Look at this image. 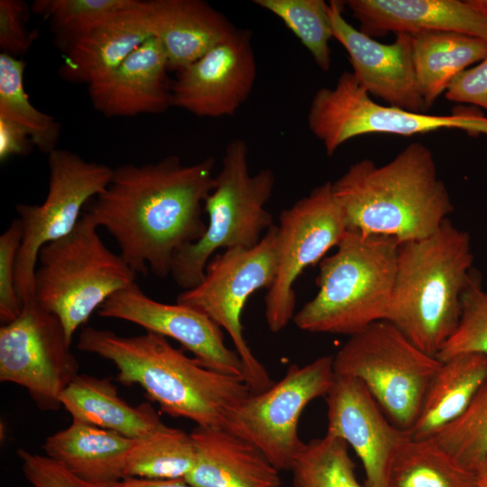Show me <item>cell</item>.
<instances>
[{"label": "cell", "instance_id": "cell-1", "mask_svg": "<svg viewBox=\"0 0 487 487\" xmlns=\"http://www.w3.org/2000/svg\"><path fill=\"white\" fill-rule=\"evenodd\" d=\"M216 161L184 165L176 155L114 169L105 190L86 212L115 239L135 273L170 274L174 256L199 240L207 225L204 205L215 188Z\"/></svg>", "mask_w": 487, "mask_h": 487}, {"label": "cell", "instance_id": "cell-2", "mask_svg": "<svg viewBox=\"0 0 487 487\" xmlns=\"http://www.w3.org/2000/svg\"><path fill=\"white\" fill-rule=\"evenodd\" d=\"M78 348L113 363L117 380L139 385L162 412L197 426L223 428L230 411L252 393L244 380L205 367L156 333L123 336L87 326Z\"/></svg>", "mask_w": 487, "mask_h": 487}, {"label": "cell", "instance_id": "cell-3", "mask_svg": "<svg viewBox=\"0 0 487 487\" xmlns=\"http://www.w3.org/2000/svg\"><path fill=\"white\" fill-rule=\"evenodd\" d=\"M347 231L383 235L400 244L424 239L454 211L437 174L431 150L412 142L391 161L377 166L363 159L332 182Z\"/></svg>", "mask_w": 487, "mask_h": 487}, {"label": "cell", "instance_id": "cell-4", "mask_svg": "<svg viewBox=\"0 0 487 487\" xmlns=\"http://www.w3.org/2000/svg\"><path fill=\"white\" fill-rule=\"evenodd\" d=\"M473 262L470 234L448 218L433 234L400 244L385 320L436 357L458 326Z\"/></svg>", "mask_w": 487, "mask_h": 487}, {"label": "cell", "instance_id": "cell-5", "mask_svg": "<svg viewBox=\"0 0 487 487\" xmlns=\"http://www.w3.org/2000/svg\"><path fill=\"white\" fill-rule=\"evenodd\" d=\"M400 243L347 231L336 251L319 262L318 291L293 323L309 333L353 335L385 320L395 281Z\"/></svg>", "mask_w": 487, "mask_h": 487}, {"label": "cell", "instance_id": "cell-6", "mask_svg": "<svg viewBox=\"0 0 487 487\" xmlns=\"http://www.w3.org/2000/svg\"><path fill=\"white\" fill-rule=\"evenodd\" d=\"M97 228L85 212L69 234L38 255L34 299L60 319L69 341L105 301L135 282L136 273L106 247Z\"/></svg>", "mask_w": 487, "mask_h": 487}, {"label": "cell", "instance_id": "cell-7", "mask_svg": "<svg viewBox=\"0 0 487 487\" xmlns=\"http://www.w3.org/2000/svg\"><path fill=\"white\" fill-rule=\"evenodd\" d=\"M274 186L271 169L250 173L245 141L231 140L216 175L215 188L204 205L208 217L206 232L174 256L170 275L179 287L188 289L197 286L217 250L252 248L260 243L274 225L272 215L265 208Z\"/></svg>", "mask_w": 487, "mask_h": 487}, {"label": "cell", "instance_id": "cell-8", "mask_svg": "<svg viewBox=\"0 0 487 487\" xmlns=\"http://www.w3.org/2000/svg\"><path fill=\"white\" fill-rule=\"evenodd\" d=\"M441 365L387 320L349 336L333 356L335 373L361 381L389 419L409 432Z\"/></svg>", "mask_w": 487, "mask_h": 487}, {"label": "cell", "instance_id": "cell-9", "mask_svg": "<svg viewBox=\"0 0 487 487\" xmlns=\"http://www.w3.org/2000/svg\"><path fill=\"white\" fill-rule=\"evenodd\" d=\"M276 274V225L271 226L252 248H233L214 255L207 262L203 280L184 289L176 302L190 307L226 331L246 372L252 393H261L274 382L264 365L249 347L242 314L249 298L269 289Z\"/></svg>", "mask_w": 487, "mask_h": 487}, {"label": "cell", "instance_id": "cell-10", "mask_svg": "<svg viewBox=\"0 0 487 487\" xmlns=\"http://www.w3.org/2000/svg\"><path fill=\"white\" fill-rule=\"evenodd\" d=\"M307 122L328 156L350 139L364 134L412 136L459 129L487 135V117L482 113L459 108L450 115H429L383 106L374 102L349 71L343 72L333 87H321L315 93Z\"/></svg>", "mask_w": 487, "mask_h": 487}, {"label": "cell", "instance_id": "cell-11", "mask_svg": "<svg viewBox=\"0 0 487 487\" xmlns=\"http://www.w3.org/2000/svg\"><path fill=\"white\" fill-rule=\"evenodd\" d=\"M333 356L299 366L261 393H251L228 414L224 429L255 446L280 471H290L301 449L300 416L315 399L326 397L335 381Z\"/></svg>", "mask_w": 487, "mask_h": 487}, {"label": "cell", "instance_id": "cell-12", "mask_svg": "<svg viewBox=\"0 0 487 487\" xmlns=\"http://www.w3.org/2000/svg\"><path fill=\"white\" fill-rule=\"evenodd\" d=\"M49 188L39 205L18 204L23 234L18 253L15 286L22 305L34 299L38 255L47 244L69 234L83 207L109 184L114 169L88 161L75 152L56 149L48 155Z\"/></svg>", "mask_w": 487, "mask_h": 487}, {"label": "cell", "instance_id": "cell-13", "mask_svg": "<svg viewBox=\"0 0 487 487\" xmlns=\"http://www.w3.org/2000/svg\"><path fill=\"white\" fill-rule=\"evenodd\" d=\"M346 232L330 181L316 187L280 212L276 226V274L264 298V317L271 332H280L292 321L294 284L299 275L319 263Z\"/></svg>", "mask_w": 487, "mask_h": 487}, {"label": "cell", "instance_id": "cell-14", "mask_svg": "<svg viewBox=\"0 0 487 487\" xmlns=\"http://www.w3.org/2000/svg\"><path fill=\"white\" fill-rule=\"evenodd\" d=\"M70 345L60 319L29 300L0 327V381L24 388L40 409L58 410L62 392L78 375Z\"/></svg>", "mask_w": 487, "mask_h": 487}, {"label": "cell", "instance_id": "cell-15", "mask_svg": "<svg viewBox=\"0 0 487 487\" xmlns=\"http://www.w3.org/2000/svg\"><path fill=\"white\" fill-rule=\"evenodd\" d=\"M257 75L252 32L236 28L198 60L178 71L171 106L198 117L233 115L248 99Z\"/></svg>", "mask_w": 487, "mask_h": 487}, {"label": "cell", "instance_id": "cell-16", "mask_svg": "<svg viewBox=\"0 0 487 487\" xmlns=\"http://www.w3.org/2000/svg\"><path fill=\"white\" fill-rule=\"evenodd\" d=\"M99 316L136 324L178 341L207 368L245 381L244 365L225 343L222 329L203 313L179 303L166 304L147 296L133 282L115 292L98 308ZM246 383V382H245Z\"/></svg>", "mask_w": 487, "mask_h": 487}, {"label": "cell", "instance_id": "cell-17", "mask_svg": "<svg viewBox=\"0 0 487 487\" xmlns=\"http://www.w3.org/2000/svg\"><path fill=\"white\" fill-rule=\"evenodd\" d=\"M326 400V434L343 439L354 449L363 464L364 487H387L389 464L410 433L395 426L354 377L335 374Z\"/></svg>", "mask_w": 487, "mask_h": 487}, {"label": "cell", "instance_id": "cell-18", "mask_svg": "<svg viewBox=\"0 0 487 487\" xmlns=\"http://www.w3.org/2000/svg\"><path fill=\"white\" fill-rule=\"evenodd\" d=\"M343 4L328 3L332 35L347 51L358 83L388 106L412 112L427 110L416 79L411 34L397 33L393 42H379L345 19Z\"/></svg>", "mask_w": 487, "mask_h": 487}, {"label": "cell", "instance_id": "cell-19", "mask_svg": "<svg viewBox=\"0 0 487 487\" xmlns=\"http://www.w3.org/2000/svg\"><path fill=\"white\" fill-rule=\"evenodd\" d=\"M152 37L146 1L108 14L58 42L63 51L60 76L87 86L115 69Z\"/></svg>", "mask_w": 487, "mask_h": 487}, {"label": "cell", "instance_id": "cell-20", "mask_svg": "<svg viewBox=\"0 0 487 487\" xmlns=\"http://www.w3.org/2000/svg\"><path fill=\"white\" fill-rule=\"evenodd\" d=\"M368 36L388 32H448L487 41V8L482 0H348L344 2Z\"/></svg>", "mask_w": 487, "mask_h": 487}, {"label": "cell", "instance_id": "cell-21", "mask_svg": "<svg viewBox=\"0 0 487 487\" xmlns=\"http://www.w3.org/2000/svg\"><path fill=\"white\" fill-rule=\"evenodd\" d=\"M165 52L153 37L115 69L87 86L90 101L107 117L161 114L171 106Z\"/></svg>", "mask_w": 487, "mask_h": 487}, {"label": "cell", "instance_id": "cell-22", "mask_svg": "<svg viewBox=\"0 0 487 487\" xmlns=\"http://www.w3.org/2000/svg\"><path fill=\"white\" fill-rule=\"evenodd\" d=\"M196 461L191 487H280V471L253 444L224 428L196 426L189 433Z\"/></svg>", "mask_w": 487, "mask_h": 487}, {"label": "cell", "instance_id": "cell-23", "mask_svg": "<svg viewBox=\"0 0 487 487\" xmlns=\"http://www.w3.org/2000/svg\"><path fill=\"white\" fill-rule=\"evenodd\" d=\"M152 37L161 43L170 70L192 64L235 29L219 11L202 0H148Z\"/></svg>", "mask_w": 487, "mask_h": 487}, {"label": "cell", "instance_id": "cell-24", "mask_svg": "<svg viewBox=\"0 0 487 487\" xmlns=\"http://www.w3.org/2000/svg\"><path fill=\"white\" fill-rule=\"evenodd\" d=\"M133 440L111 430L72 420L68 427L49 436L42 449L45 455L81 479L109 485L124 478Z\"/></svg>", "mask_w": 487, "mask_h": 487}, {"label": "cell", "instance_id": "cell-25", "mask_svg": "<svg viewBox=\"0 0 487 487\" xmlns=\"http://www.w3.org/2000/svg\"><path fill=\"white\" fill-rule=\"evenodd\" d=\"M60 400L72 420L134 440L165 426L150 403L130 405L119 396L116 386L107 378L78 374L64 390Z\"/></svg>", "mask_w": 487, "mask_h": 487}, {"label": "cell", "instance_id": "cell-26", "mask_svg": "<svg viewBox=\"0 0 487 487\" xmlns=\"http://www.w3.org/2000/svg\"><path fill=\"white\" fill-rule=\"evenodd\" d=\"M486 381L487 354L465 353L442 362L409 431L411 437H434L465 410Z\"/></svg>", "mask_w": 487, "mask_h": 487}, {"label": "cell", "instance_id": "cell-27", "mask_svg": "<svg viewBox=\"0 0 487 487\" xmlns=\"http://www.w3.org/2000/svg\"><path fill=\"white\" fill-rule=\"evenodd\" d=\"M411 36L416 79L427 109L461 72L487 54V41L467 34L430 32Z\"/></svg>", "mask_w": 487, "mask_h": 487}, {"label": "cell", "instance_id": "cell-28", "mask_svg": "<svg viewBox=\"0 0 487 487\" xmlns=\"http://www.w3.org/2000/svg\"><path fill=\"white\" fill-rule=\"evenodd\" d=\"M481 474L466 468L433 438L411 436L394 453L387 487H477Z\"/></svg>", "mask_w": 487, "mask_h": 487}, {"label": "cell", "instance_id": "cell-29", "mask_svg": "<svg viewBox=\"0 0 487 487\" xmlns=\"http://www.w3.org/2000/svg\"><path fill=\"white\" fill-rule=\"evenodd\" d=\"M196 461L190 434L164 426L133 440L124 471L125 477L146 480H184Z\"/></svg>", "mask_w": 487, "mask_h": 487}, {"label": "cell", "instance_id": "cell-30", "mask_svg": "<svg viewBox=\"0 0 487 487\" xmlns=\"http://www.w3.org/2000/svg\"><path fill=\"white\" fill-rule=\"evenodd\" d=\"M24 70L22 59L0 54V117L22 128L32 145L49 155L57 149L60 124L30 102L23 87Z\"/></svg>", "mask_w": 487, "mask_h": 487}, {"label": "cell", "instance_id": "cell-31", "mask_svg": "<svg viewBox=\"0 0 487 487\" xmlns=\"http://www.w3.org/2000/svg\"><path fill=\"white\" fill-rule=\"evenodd\" d=\"M290 472L292 487H364L356 478L348 445L326 434L304 442Z\"/></svg>", "mask_w": 487, "mask_h": 487}, {"label": "cell", "instance_id": "cell-32", "mask_svg": "<svg viewBox=\"0 0 487 487\" xmlns=\"http://www.w3.org/2000/svg\"><path fill=\"white\" fill-rule=\"evenodd\" d=\"M279 17L297 36L323 71L331 68L329 41L333 38L328 4L323 0H254Z\"/></svg>", "mask_w": 487, "mask_h": 487}, {"label": "cell", "instance_id": "cell-33", "mask_svg": "<svg viewBox=\"0 0 487 487\" xmlns=\"http://www.w3.org/2000/svg\"><path fill=\"white\" fill-rule=\"evenodd\" d=\"M433 438L462 465L481 473L487 457V381L465 410Z\"/></svg>", "mask_w": 487, "mask_h": 487}, {"label": "cell", "instance_id": "cell-34", "mask_svg": "<svg viewBox=\"0 0 487 487\" xmlns=\"http://www.w3.org/2000/svg\"><path fill=\"white\" fill-rule=\"evenodd\" d=\"M465 353L487 354V291L473 269L462 294L458 326L436 358L445 362Z\"/></svg>", "mask_w": 487, "mask_h": 487}, {"label": "cell", "instance_id": "cell-35", "mask_svg": "<svg viewBox=\"0 0 487 487\" xmlns=\"http://www.w3.org/2000/svg\"><path fill=\"white\" fill-rule=\"evenodd\" d=\"M137 0H36L32 11L49 21L60 42L90 23L133 5Z\"/></svg>", "mask_w": 487, "mask_h": 487}, {"label": "cell", "instance_id": "cell-36", "mask_svg": "<svg viewBox=\"0 0 487 487\" xmlns=\"http://www.w3.org/2000/svg\"><path fill=\"white\" fill-rule=\"evenodd\" d=\"M23 234V224L17 218L0 235V320L2 325L14 320L23 308L15 286L16 262Z\"/></svg>", "mask_w": 487, "mask_h": 487}, {"label": "cell", "instance_id": "cell-37", "mask_svg": "<svg viewBox=\"0 0 487 487\" xmlns=\"http://www.w3.org/2000/svg\"><path fill=\"white\" fill-rule=\"evenodd\" d=\"M30 11L22 0H0L1 53L21 59L30 50L38 34L27 27Z\"/></svg>", "mask_w": 487, "mask_h": 487}, {"label": "cell", "instance_id": "cell-38", "mask_svg": "<svg viewBox=\"0 0 487 487\" xmlns=\"http://www.w3.org/2000/svg\"><path fill=\"white\" fill-rule=\"evenodd\" d=\"M22 471L33 487H109L87 482L45 455L17 449Z\"/></svg>", "mask_w": 487, "mask_h": 487}, {"label": "cell", "instance_id": "cell-39", "mask_svg": "<svg viewBox=\"0 0 487 487\" xmlns=\"http://www.w3.org/2000/svg\"><path fill=\"white\" fill-rule=\"evenodd\" d=\"M447 100L487 110V54L476 66L461 72L445 92Z\"/></svg>", "mask_w": 487, "mask_h": 487}, {"label": "cell", "instance_id": "cell-40", "mask_svg": "<svg viewBox=\"0 0 487 487\" xmlns=\"http://www.w3.org/2000/svg\"><path fill=\"white\" fill-rule=\"evenodd\" d=\"M32 145L29 135L14 123L0 117V161L26 155Z\"/></svg>", "mask_w": 487, "mask_h": 487}, {"label": "cell", "instance_id": "cell-41", "mask_svg": "<svg viewBox=\"0 0 487 487\" xmlns=\"http://www.w3.org/2000/svg\"><path fill=\"white\" fill-rule=\"evenodd\" d=\"M109 487H191L184 480H146L125 477Z\"/></svg>", "mask_w": 487, "mask_h": 487}, {"label": "cell", "instance_id": "cell-42", "mask_svg": "<svg viewBox=\"0 0 487 487\" xmlns=\"http://www.w3.org/2000/svg\"><path fill=\"white\" fill-rule=\"evenodd\" d=\"M477 487H487V473H481L479 484Z\"/></svg>", "mask_w": 487, "mask_h": 487}, {"label": "cell", "instance_id": "cell-43", "mask_svg": "<svg viewBox=\"0 0 487 487\" xmlns=\"http://www.w3.org/2000/svg\"><path fill=\"white\" fill-rule=\"evenodd\" d=\"M482 473H487V457L485 459L484 464H483V466H482V468L481 470L480 474Z\"/></svg>", "mask_w": 487, "mask_h": 487}, {"label": "cell", "instance_id": "cell-44", "mask_svg": "<svg viewBox=\"0 0 487 487\" xmlns=\"http://www.w3.org/2000/svg\"><path fill=\"white\" fill-rule=\"evenodd\" d=\"M483 5L487 8V0H482Z\"/></svg>", "mask_w": 487, "mask_h": 487}]
</instances>
